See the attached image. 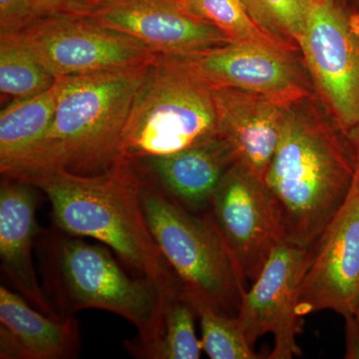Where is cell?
I'll list each match as a JSON object with an SVG mask.
<instances>
[{
	"mask_svg": "<svg viewBox=\"0 0 359 359\" xmlns=\"http://www.w3.org/2000/svg\"><path fill=\"white\" fill-rule=\"evenodd\" d=\"M209 212L247 290L285 240L278 205L264 182L235 163L222 179Z\"/></svg>",
	"mask_w": 359,
	"mask_h": 359,
	"instance_id": "9",
	"label": "cell"
},
{
	"mask_svg": "<svg viewBox=\"0 0 359 359\" xmlns=\"http://www.w3.org/2000/svg\"><path fill=\"white\" fill-rule=\"evenodd\" d=\"M57 78L60 90L50 128L36 144L0 170L23 180L50 172L96 175L124 159L123 131L149 65Z\"/></svg>",
	"mask_w": 359,
	"mask_h": 359,
	"instance_id": "1",
	"label": "cell"
},
{
	"mask_svg": "<svg viewBox=\"0 0 359 359\" xmlns=\"http://www.w3.org/2000/svg\"><path fill=\"white\" fill-rule=\"evenodd\" d=\"M26 301L0 287V358H76L81 346L77 320L47 316Z\"/></svg>",
	"mask_w": 359,
	"mask_h": 359,
	"instance_id": "17",
	"label": "cell"
},
{
	"mask_svg": "<svg viewBox=\"0 0 359 359\" xmlns=\"http://www.w3.org/2000/svg\"><path fill=\"white\" fill-rule=\"evenodd\" d=\"M186 294V292H185ZM188 297L193 304L196 316L199 318L202 332V346L212 359H257L262 358L255 353L245 339L238 325L237 316L215 311L211 306L195 297Z\"/></svg>",
	"mask_w": 359,
	"mask_h": 359,
	"instance_id": "22",
	"label": "cell"
},
{
	"mask_svg": "<svg viewBox=\"0 0 359 359\" xmlns=\"http://www.w3.org/2000/svg\"><path fill=\"white\" fill-rule=\"evenodd\" d=\"M140 199L149 229L184 292L219 313L237 316L245 290L210 212L189 211L142 177Z\"/></svg>",
	"mask_w": 359,
	"mask_h": 359,
	"instance_id": "6",
	"label": "cell"
},
{
	"mask_svg": "<svg viewBox=\"0 0 359 359\" xmlns=\"http://www.w3.org/2000/svg\"><path fill=\"white\" fill-rule=\"evenodd\" d=\"M37 197L35 187L4 178L0 187V261L1 269L14 287L32 306L53 318H65L50 304L40 287L32 245L36 236Z\"/></svg>",
	"mask_w": 359,
	"mask_h": 359,
	"instance_id": "15",
	"label": "cell"
},
{
	"mask_svg": "<svg viewBox=\"0 0 359 359\" xmlns=\"http://www.w3.org/2000/svg\"><path fill=\"white\" fill-rule=\"evenodd\" d=\"M218 135L230 146L236 163L264 181L292 104L224 87H212Z\"/></svg>",
	"mask_w": 359,
	"mask_h": 359,
	"instance_id": "14",
	"label": "cell"
},
{
	"mask_svg": "<svg viewBox=\"0 0 359 359\" xmlns=\"http://www.w3.org/2000/svg\"><path fill=\"white\" fill-rule=\"evenodd\" d=\"M33 20V0H0V32H20Z\"/></svg>",
	"mask_w": 359,
	"mask_h": 359,
	"instance_id": "24",
	"label": "cell"
},
{
	"mask_svg": "<svg viewBox=\"0 0 359 359\" xmlns=\"http://www.w3.org/2000/svg\"><path fill=\"white\" fill-rule=\"evenodd\" d=\"M90 9V0H33L34 20L58 14H87Z\"/></svg>",
	"mask_w": 359,
	"mask_h": 359,
	"instance_id": "25",
	"label": "cell"
},
{
	"mask_svg": "<svg viewBox=\"0 0 359 359\" xmlns=\"http://www.w3.org/2000/svg\"><path fill=\"white\" fill-rule=\"evenodd\" d=\"M262 28L290 46L297 41L316 0H243Z\"/></svg>",
	"mask_w": 359,
	"mask_h": 359,
	"instance_id": "23",
	"label": "cell"
},
{
	"mask_svg": "<svg viewBox=\"0 0 359 359\" xmlns=\"http://www.w3.org/2000/svg\"><path fill=\"white\" fill-rule=\"evenodd\" d=\"M132 162L149 170L154 182L148 183L170 199L189 211L205 214L210 211L215 192L236 160L229 144L218 135L173 154Z\"/></svg>",
	"mask_w": 359,
	"mask_h": 359,
	"instance_id": "16",
	"label": "cell"
},
{
	"mask_svg": "<svg viewBox=\"0 0 359 359\" xmlns=\"http://www.w3.org/2000/svg\"><path fill=\"white\" fill-rule=\"evenodd\" d=\"M87 14L159 55H185L231 42L218 28L187 13L176 0H101Z\"/></svg>",
	"mask_w": 359,
	"mask_h": 359,
	"instance_id": "13",
	"label": "cell"
},
{
	"mask_svg": "<svg viewBox=\"0 0 359 359\" xmlns=\"http://www.w3.org/2000/svg\"><path fill=\"white\" fill-rule=\"evenodd\" d=\"M347 142H348L349 147H351V153H353L354 168H355L356 178H359V121L344 133Z\"/></svg>",
	"mask_w": 359,
	"mask_h": 359,
	"instance_id": "27",
	"label": "cell"
},
{
	"mask_svg": "<svg viewBox=\"0 0 359 359\" xmlns=\"http://www.w3.org/2000/svg\"><path fill=\"white\" fill-rule=\"evenodd\" d=\"M20 32H0V91L14 99L42 93L55 84Z\"/></svg>",
	"mask_w": 359,
	"mask_h": 359,
	"instance_id": "19",
	"label": "cell"
},
{
	"mask_svg": "<svg viewBox=\"0 0 359 359\" xmlns=\"http://www.w3.org/2000/svg\"><path fill=\"white\" fill-rule=\"evenodd\" d=\"M187 13L224 33L231 42H249L292 52L294 47L264 32L243 0H176Z\"/></svg>",
	"mask_w": 359,
	"mask_h": 359,
	"instance_id": "20",
	"label": "cell"
},
{
	"mask_svg": "<svg viewBox=\"0 0 359 359\" xmlns=\"http://www.w3.org/2000/svg\"><path fill=\"white\" fill-rule=\"evenodd\" d=\"M23 182L46 195L61 231L108 245L135 276L152 280L167 294L183 289L149 229L141 177L131 161L120 160L96 175L50 172Z\"/></svg>",
	"mask_w": 359,
	"mask_h": 359,
	"instance_id": "2",
	"label": "cell"
},
{
	"mask_svg": "<svg viewBox=\"0 0 359 359\" xmlns=\"http://www.w3.org/2000/svg\"><path fill=\"white\" fill-rule=\"evenodd\" d=\"M196 311L184 290L167 302L162 335L146 354L148 359H198L202 341L195 330Z\"/></svg>",
	"mask_w": 359,
	"mask_h": 359,
	"instance_id": "21",
	"label": "cell"
},
{
	"mask_svg": "<svg viewBox=\"0 0 359 359\" xmlns=\"http://www.w3.org/2000/svg\"><path fill=\"white\" fill-rule=\"evenodd\" d=\"M216 136L212 87L178 58L157 54L130 110L122 157L136 161L173 154Z\"/></svg>",
	"mask_w": 359,
	"mask_h": 359,
	"instance_id": "5",
	"label": "cell"
},
{
	"mask_svg": "<svg viewBox=\"0 0 359 359\" xmlns=\"http://www.w3.org/2000/svg\"><path fill=\"white\" fill-rule=\"evenodd\" d=\"M346 318V358L359 359V325L353 314Z\"/></svg>",
	"mask_w": 359,
	"mask_h": 359,
	"instance_id": "26",
	"label": "cell"
},
{
	"mask_svg": "<svg viewBox=\"0 0 359 359\" xmlns=\"http://www.w3.org/2000/svg\"><path fill=\"white\" fill-rule=\"evenodd\" d=\"M52 76H80L147 63L157 54L89 14L37 18L20 32Z\"/></svg>",
	"mask_w": 359,
	"mask_h": 359,
	"instance_id": "8",
	"label": "cell"
},
{
	"mask_svg": "<svg viewBox=\"0 0 359 359\" xmlns=\"http://www.w3.org/2000/svg\"><path fill=\"white\" fill-rule=\"evenodd\" d=\"M309 254V247L283 241L243 294L236 316L238 325L252 347L263 335H273L275 346L269 359L302 355L297 337L302 332V318L297 313V302Z\"/></svg>",
	"mask_w": 359,
	"mask_h": 359,
	"instance_id": "10",
	"label": "cell"
},
{
	"mask_svg": "<svg viewBox=\"0 0 359 359\" xmlns=\"http://www.w3.org/2000/svg\"><path fill=\"white\" fill-rule=\"evenodd\" d=\"M100 1H101V0H90V4H91V8L94 6H96L97 4H99V2H100Z\"/></svg>",
	"mask_w": 359,
	"mask_h": 359,
	"instance_id": "29",
	"label": "cell"
},
{
	"mask_svg": "<svg viewBox=\"0 0 359 359\" xmlns=\"http://www.w3.org/2000/svg\"><path fill=\"white\" fill-rule=\"evenodd\" d=\"M44 244L47 285L61 316L98 309L126 318L139 335L125 346L134 356L145 358L161 339L165 306L174 295L148 278L127 275L100 245L54 235Z\"/></svg>",
	"mask_w": 359,
	"mask_h": 359,
	"instance_id": "4",
	"label": "cell"
},
{
	"mask_svg": "<svg viewBox=\"0 0 359 359\" xmlns=\"http://www.w3.org/2000/svg\"><path fill=\"white\" fill-rule=\"evenodd\" d=\"M297 47L334 124L346 133L359 121V13L316 0Z\"/></svg>",
	"mask_w": 359,
	"mask_h": 359,
	"instance_id": "7",
	"label": "cell"
},
{
	"mask_svg": "<svg viewBox=\"0 0 359 359\" xmlns=\"http://www.w3.org/2000/svg\"><path fill=\"white\" fill-rule=\"evenodd\" d=\"M290 53L266 45L229 42L174 57L210 86L295 104L308 99L309 91Z\"/></svg>",
	"mask_w": 359,
	"mask_h": 359,
	"instance_id": "12",
	"label": "cell"
},
{
	"mask_svg": "<svg viewBox=\"0 0 359 359\" xmlns=\"http://www.w3.org/2000/svg\"><path fill=\"white\" fill-rule=\"evenodd\" d=\"M60 85L26 98L14 99L0 113V170L29 150L50 128Z\"/></svg>",
	"mask_w": 359,
	"mask_h": 359,
	"instance_id": "18",
	"label": "cell"
},
{
	"mask_svg": "<svg viewBox=\"0 0 359 359\" xmlns=\"http://www.w3.org/2000/svg\"><path fill=\"white\" fill-rule=\"evenodd\" d=\"M301 106L287 110L264 182L280 211L285 241L311 247L346 203L355 168L344 134Z\"/></svg>",
	"mask_w": 359,
	"mask_h": 359,
	"instance_id": "3",
	"label": "cell"
},
{
	"mask_svg": "<svg viewBox=\"0 0 359 359\" xmlns=\"http://www.w3.org/2000/svg\"><path fill=\"white\" fill-rule=\"evenodd\" d=\"M359 299V179L348 197L309 247V263L297 302V313L332 311L353 314Z\"/></svg>",
	"mask_w": 359,
	"mask_h": 359,
	"instance_id": "11",
	"label": "cell"
},
{
	"mask_svg": "<svg viewBox=\"0 0 359 359\" xmlns=\"http://www.w3.org/2000/svg\"><path fill=\"white\" fill-rule=\"evenodd\" d=\"M353 316L354 318H355L356 321H358V325H359V299L358 304H356L355 309H354L353 311Z\"/></svg>",
	"mask_w": 359,
	"mask_h": 359,
	"instance_id": "28",
	"label": "cell"
}]
</instances>
